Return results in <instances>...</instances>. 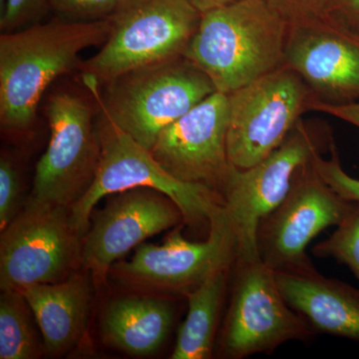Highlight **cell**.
I'll return each instance as SVG.
<instances>
[{
	"label": "cell",
	"mask_w": 359,
	"mask_h": 359,
	"mask_svg": "<svg viewBox=\"0 0 359 359\" xmlns=\"http://www.w3.org/2000/svg\"><path fill=\"white\" fill-rule=\"evenodd\" d=\"M330 154L328 159L323 158V154L313 158V166L316 173L344 199L359 203V179L344 171L334 143L330 149Z\"/></svg>",
	"instance_id": "obj_22"
},
{
	"label": "cell",
	"mask_w": 359,
	"mask_h": 359,
	"mask_svg": "<svg viewBox=\"0 0 359 359\" xmlns=\"http://www.w3.org/2000/svg\"><path fill=\"white\" fill-rule=\"evenodd\" d=\"M228 95L216 91L158 136L150 153L175 178L216 191L223 199L233 167L226 150Z\"/></svg>",
	"instance_id": "obj_14"
},
{
	"label": "cell",
	"mask_w": 359,
	"mask_h": 359,
	"mask_svg": "<svg viewBox=\"0 0 359 359\" xmlns=\"http://www.w3.org/2000/svg\"><path fill=\"white\" fill-rule=\"evenodd\" d=\"M21 180L20 172L11 158L0 159V230L4 231L20 214Z\"/></svg>",
	"instance_id": "obj_24"
},
{
	"label": "cell",
	"mask_w": 359,
	"mask_h": 359,
	"mask_svg": "<svg viewBox=\"0 0 359 359\" xmlns=\"http://www.w3.org/2000/svg\"><path fill=\"white\" fill-rule=\"evenodd\" d=\"M32 311L18 290L0 297V358L35 359L45 353L32 323Z\"/></svg>",
	"instance_id": "obj_20"
},
{
	"label": "cell",
	"mask_w": 359,
	"mask_h": 359,
	"mask_svg": "<svg viewBox=\"0 0 359 359\" xmlns=\"http://www.w3.org/2000/svg\"><path fill=\"white\" fill-rule=\"evenodd\" d=\"M289 26L273 0H237L202 14L183 56L228 95L282 67Z\"/></svg>",
	"instance_id": "obj_1"
},
{
	"label": "cell",
	"mask_w": 359,
	"mask_h": 359,
	"mask_svg": "<svg viewBox=\"0 0 359 359\" xmlns=\"http://www.w3.org/2000/svg\"><path fill=\"white\" fill-rule=\"evenodd\" d=\"M48 6L50 0H6L0 9V28L6 33L36 25Z\"/></svg>",
	"instance_id": "obj_25"
},
{
	"label": "cell",
	"mask_w": 359,
	"mask_h": 359,
	"mask_svg": "<svg viewBox=\"0 0 359 359\" xmlns=\"http://www.w3.org/2000/svg\"><path fill=\"white\" fill-rule=\"evenodd\" d=\"M174 320V306L164 297H124L106 308L103 337L110 346L125 353L148 355L166 341Z\"/></svg>",
	"instance_id": "obj_18"
},
{
	"label": "cell",
	"mask_w": 359,
	"mask_h": 359,
	"mask_svg": "<svg viewBox=\"0 0 359 359\" xmlns=\"http://www.w3.org/2000/svg\"><path fill=\"white\" fill-rule=\"evenodd\" d=\"M287 16L323 13L330 11L332 0H273Z\"/></svg>",
	"instance_id": "obj_27"
},
{
	"label": "cell",
	"mask_w": 359,
	"mask_h": 359,
	"mask_svg": "<svg viewBox=\"0 0 359 359\" xmlns=\"http://www.w3.org/2000/svg\"><path fill=\"white\" fill-rule=\"evenodd\" d=\"M236 257L237 242L222 207L212 219L204 242L187 240L178 226L162 245L143 243L131 261L118 262L110 271L130 287L185 297Z\"/></svg>",
	"instance_id": "obj_11"
},
{
	"label": "cell",
	"mask_w": 359,
	"mask_h": 359,
	"mask_svg": "<svg viewBox=\"0 0 359 359\" xmlns=\"http://www.w3.org/2000/svg\"><path fill=\"white\" fill-rule=\"evenodd\" d=\"M184 223L183 212L165 194L147 188L112 194L92 212L82 242V264L100 280L111 266L146 238Z\"/></svg>",
	"instance_id": "obj_15"
},
{
	"label": "cell",
	"mask_w": 359,
	"mask_h": 359,
	"mask_svg": "<svg viewBox=\"0 0 359 359\" xmlns=\"http://www.w3.org/2000/svg\"><path fill=\"white\" fill-rule=\"evenodd\" d=\"M351 204L318 176L311 161L297 175L285 199L259 221V259L273 271L313 264L306 247L325 229L339 226Z\"/></svg>",
	"instance_id": "obj_13"
},
{
	"label": "cell",
	"mask_w": 359,
	"mask_h": 359,
	"mask_svg": "<svg viewBox=\"0 0 359 359\" xmlns=\"http://www.w3.org/2000/svg\"><path fill=\"white\" fill-rule=\"evenodd\" d=\"M334 143L330 132L311 128L301 119L266 159L248 169H233L224 189L223 208L237 242V257H259V221L285 199L302 168Z\"/></svg>",
	"instance_id": "obj_7"
},
{
	"label": "cell",
	"mask_w": 359,
	"mask_h": 359,
	"mask_svg": "<svg viewBox=\"0 0 359 359\" xmlns=\"http://www.w3.org/2000/svg\"><path fill=\"white\" fill-rule=\"evenodd\" d=\"M202 13L187 0H126L110 16L100 50L81 65L84 80L109 83L131 71L182 57Z\"/></svg>",
	"instance_id": "obj_4"
},
{
	"label": "cell",
	"mask_w": 359,
	"mask_h": 359,
	"mask_svg": "<svg viewBox=\"0 0 359 359\" xmlns=\"http://www.w3.org/2000/svg\"><path fill=\"white\" fill-rule=\"evenodd\" d=\"M283 65L308 84L316 100L359 99V32L330 11L290 15Z\"/></svg>",
	"instance_id": "obj_12"
},
{
	"label": "cell",
	"mask_w": 359,
	"mask_h": 359,
	"mask_svg": "<svg viewBox=\"0 0 359 359\" xmlns=\"http://www.w3.org/2000/svg\"><path fill=\"white\" fill-rule=\"evenodd\" d=\"M311 110L334 116L359 128V101L346 104H330L314 99Z\"/></svg>",
	"instance_id": "obj_26"
},
{
	"label": "cell",
	"mask_w": 359,
	"mask_h": 359,
	"mask_svg": "<svg viewBox=\"0 0 359 359\" xmlns=\"http://www.w3.org/2000/svg\"><path fill=\"white\" fill-rule=\"evenodd\" d=\"M330 11L351 29L359 32V0H332Z\"/></svg>",
	"instance_id": "obj_28"
},
{
	"label": "cell",
	"mask_w": 359,
	"mask_h": 359,
	"mask_svg": "<svg viewBox=\"0 0 359 359\" xmlns=\"http://www.w3.org/2000/svg\"><path fill=\"white\" fill-rule=\"evenodd\" d=\"M82 242L70 208L26 203L1 231V290L62 282L83 266Z\"/></svg>",
	"instance_id": "obj_9"
},
{
	"label": "cell",
	"mask_w": 359,
	"mask_h": 359,
	"mask_svg": "<svg viewBox=\"0 0 359 359\" xmlns=\"http://www.w3.org/2000/svg\"><path fill=\"white\" fill-rule=\"evenodd\" d=\"M84 82L102 114L149 151L163 130L217 91L184 56L116 78L103 96L95 82Z\"/></svg>",
	"instance_id": "obj_3"
},
{
	"label": "cell",
	"mask_w": 359,
	"mask_h": 359,
	"mask_svg": "<svg viewBox=\"0 0 359 359\" xmlns=\"http://www.w3.org/2000/svg\"><path fill=\"white\" fill-rule=\"evenodd\" d=\"M109 18L96 21L57 20L0 36V124L21 133L32 126L42 96L52 82L79 63L81 52L104 43Z\"/></svg>",
	"instance_id": "obj_2"
},
{
	"label": "cell",
	"mask_w": 359,
	"mask_h": 359,
	"mask_svg": "<svg viewBox=\"0 0 359 359\" xmlns=\"http://www.w3.org/2000/svg\"><path fill=\"white\" fill-rule=\"evenodd\" d=\"M125 2L126 0H50V6L61 20L86 22L110 18Z\"/></svg>",
	"instance_id": "obj_23"
},
{
	"label": "cell",
	"mask_w": 359,
	"mask_h": 359,
	"mask_svg": "<svg viewBox=\"0 0 359 359\" xmlns=\"http://www.w3.org/2000/svg\"><path fill=\"white\" fill-rule=\"evenodd\" d=\"M314 256L332 257L346 264L359 280V203L351 209L332 235L313 248Z\"/></svg>",
	"instance_id": "obj_21"
},
{
	"label": "cell",
	"mask_w": 359,
	"mask_h": 359,
	"mask_svg": "<svg viewBox=\"0 0 359 359\" xmlns=\"http://www.w3.org/2000/svg\"><path fill=\"white\" fill-rule=\"evenodd\" d=\"M316 99L295 71L282 66L228 94L226 150L231 164L245 170L266 159L311 110Z\"/></svg>",
	"instance_id": "obj_8"
},
{
	"label": "cell",
	"mask_w": 359,
	"mask_h": 359,
	"mask_svg": "<svg viewBox=\"0 0 359 359\" xmlns=\"http://www.w3.org/2000/svg\"><path fill=\"white\" fill-rule=\"evenodd\" d=\"M101 158L94 181L70 208L71 219L82 237L90 226L94 207L112 194L147 187L168 196L183 212L184 223L210 231L212 219L223 207L216 191L200 184L180 181L156 162L150 151L102 114L98 128Z\"/></svg>",
	"instance_id": "obj_5"
},
{
	"label": "cell",
	"mask_w": 359,
	"mask_h": 359,
	"mask_svg": "<svg viewBox=\"0 0 359 359\" xmlns=\"http://www.w3.org/2000/svg\"><path fill=\"white\" fill-rule=\"evenodd\" d=\"M187 1L203 14L212 11V9L237 1V0H187Z\"/></svg>",
	"instance_id": "obj_29"
},
{
	"label": "cell",
	"mask_w": 359,
	"mask_h": 359,
	"mask_svg": "<svg viewBox=\"0 0 359 359\" xmlns=\"http://www.w3.org/2000/svg\"><path fill=\"white\" fill-rule=\"evenodd\" d=\"M233 263L219 269L185 295L188 313L179 328L172 359L212 358Z\"/></svg>",
	"instance_id": "obj_19"
},
{
	"label": "cell",
	"mask_w": 359,
	"mask_h": 359,
	"mask_svg": "<svg viewBox=\"0 0 359 359\" xmlns=\"http://www.w3.org/2000/svg\"><path fill=\"white\" fill-rule=\"evenodd\" d=\"M275 273L285 301L316 334L359 341V289L321 275L313 264Z\"/></svg>",
	"instance_id": "obj_16"
},
{
	"label": "cell",
	"mask_w": 359,
	"mask_h": 359,
	"mask_svg": "<svg viewBox=\"0 0 359 359\" xmlns=\"http://www.w3.org/2000/svg\"><path fill=\"white\" fill-rule=\"evenodd\" d=\"M316 334L285 301L273 269L259 257H236L230 302L219 334V355L245 359L271 354L283 344L308 342Z\"/></svg>",
	"instance_id": "obj_6"
},
{
	"label": "cell",
	"mask_w": 359,
	"mask_h": 359,
	"mask_svg": "<svg viewBox=\"0 0 359 359\" xmlns=\"http://www.w3.org/2000/svg\"><path fill=\"white\" fill-rule=\"evenodd\" d=\"M18 290L32 309L45 353L61 356L76 346L83 337L91 302L86 276L75 273L62 282L36 283Z\"/></svg>",
	"instance_id": "obj_17"
},
{
	"label": "cell",
	"mask_w": 359,
	"mask_h": 359,
	"mask_svg": "<svg viewBox=\"0 0 359 359\" xmlns=\"http://www.w3.org/2000/svg\"><path fill=\"white\" fill-rule=\"evenodd\" d=\"M48 146L35 168L28 203L71 208L88 190L101 158L93 112L76 94L59 92L49 98Z\"/></svg>",
	"instance_id": "obj_10"
}]
</instances>
